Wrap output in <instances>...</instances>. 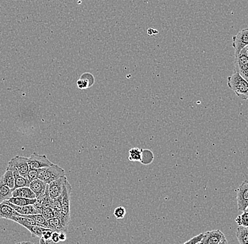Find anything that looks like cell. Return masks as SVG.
Here are the masks:
<instances>
[{
  "mask_svg": "<svg viewBox=\"0 0 248 244\" xmlns=\"http://www.w3.org/2000/svg\"><path fill=\"white\" fill-rule=\"evenodd\" d=\"M72 187L69 181H66L63 191H62V207L60 212V219L61 220L62 226L67 231L69 228L70 220H71V210H70V201H71V194Z\"/></svg>",
  "mask_w": 248,
  "mask_h": 244,
  "instance_id": "cell-1",
  "label": "cell"
},
{
  "mask_svg": "<svg viewBox=\"0 0 248 244\" xmlns=\"http://www.w3.org/2000/svg\"><path fill=\"white\" fill-rule=\"evenodd\" d=\"M228 86L232 90L240 99H248V81L243 79L238 73L228 77Z\"/></svg>",
  "mask_w": 248,
  "mask_h": 244,
  "instance_id": "cell-2",
  "label": "cell"
},
{
  "mask_svg": "<svg viewBox=\"0 0 248 244\" xmlns=\"http://www.w3.org/2000/svg\"><path fill=\"white\" fill-rule=\"evenodd\" d=\"M38 169V179L44 181L47 184L66 176L64 169L55 164H52L49 167L40 168Z\"/></svg>",
  "mask_w": 248,
  "mask_h": 244,
  "instance_id": "cell-3",
  "label": "cell"
},
{
  "mask_svg": "<svg viewBox=\"0 0 248 244\" xmlns=\"http://www.w3.org/2000/svg\"><path fill=\"white\" fill-rule=\"evenodd\" d=\"M28 158H29L26 157L16 156L8 163L7 170H11L12 172L17 171L20 175L25 178H27L28 173L30 169L28 163Z\"/></svg>",
  "mask_w": 248,
  "mask_h": 244,
  "instance_id": "cell-4",
  "label": "cell"
},
{
  "mask_svg": "<svg viewBox=\"0 0 248 244\" xmlns=\"http://www.w3.org/2000/svg\"><path fill=\"white\" fill-rule=\"evenodd\" d=\"M234 71L248 81V54L246 48H243L238 55L235 56Z\"/></svg>",
  "mask_w": 248,
  "mask_h": 244,
  "instance_id": "cell-5",
  "label": "cell"
},
{
  "mask_svg": "<svg viewBox=\"0 0 248 244\" xmlns=\"http://www.w3.org/2000/svg\"><path fill=\"white\" fill-rule=\"evenodd\" d=\"M238 210L244 212L248 207V180L246 179L236 189Z\"/></svg>",
  "mask_w": 248,
  "mask_h": 244,
  "instance_id": "cell-6",
  "label": "cell"
},
{
  "mask_svg": "<svg viewBox=\"0 0 248 244\" xmlns=\"http://www.w3.org/2000/svg\"><path fill=\"white\" fill-rule=\"evenodd\" d=\"M247 46H248V29H244L232 37V47L235 50V56L238 55L240 51Z\"/></svg>",
  "mask_w": 248,
  "mask_h": 244,
  "instance_id": "cell-7",
  "label": "cell"
},
{
  "mask_svg": "<svg viewBox=\"0 0 248 244\" xmlns=\"http://www.w3.org/2000/svg\"><path fill=\"white\" fill-rule=\"evenodd\" d=\"M28 163L30 169H35L49 167L53 164L46 158V155H40L36 153H32L30 158H28Z\"/></svg>",
  "mask_w": 248,
  "mask_h": 244,
  "instance_id": "cell-8",
  "label": "cell"
},
{
  "mask_svg": "<svg viewBox=\"0 0 248 244\" xmlns=\"http://www.w3.org/2000/svg\"><path fill=\"white\" fill-rule=\"evenodd\" d=\"M224 237V233L219 229L207 231L203 233L201 244H219Z\"/></svg>",
  "mask_w": 248,
  "mask_h": 244,
  "instance_id": "cell-9",
  "label": "cell"
},
{
  "mask_svg": "<svg viewBox=\"0 0 248 244\" xmlns=\"http://www.w3.org/2000/svg\"><path fill=\"white\" fill-rule=\"evenodd\" d=\"M67 180L66 176H64V177H62L48 184L49 185V196L52 200L58 198L61 195L63 186Z\"/></svg>",
  "mask_w": 248,
  "mask_h": 244,
  "instance_id": "cell-10",
  "label": "cell"
},
{
  "mask_svg": "<svg viewBox=\"0 0 248 244\" xmlns=\"http://www.w3.org/2000/svg\"><path fill=\"white\" fill-rule=\"evenodd\" d=\"M94 83V76L89 72H85L80 76V79L78 80L77 86L79 89H88L91 88Z\"/></svg>",
  "mask_w": 248,
  "mask_h": 244,
  "instance_id": "cell-11",
  "label": "cell"
},
{
  "mask_svg": "<svg viewBox=\"0 0 248 244\" xmlns=\"http://www.w3.org/2000/svg\"><path fill=\"white\" fill-rule=\"evenodd\" d=\"M3 203L9 205L12 208L15 210L18 214H22V215H29V214H40L36 208L34 207L33 205H29L26 206H17L11 203L9 200H5Z\"/></svg>",
  "mask_w": 248,
  "mask_h": 244,
  "instance_id": "cell-12",
  "label": "cell"
},
{
  "mask_svg": "<svg viewBox=\"0 0 248 244\" xmlns=\"http://www.w3.org/2000/svg\"><path fill=\"white\" fill-rule=\"evenodd\" d=\"M46 186H47V183L38 179L31 182L29 187L31 190L33 191L35 196H36V199H38L41 198L44 195Z\"/></svg>",
  "mask_w": 248,
  "mask_h": 244,
  "instance_id": "cell-13",
  "label": "cell"
},
{
  "mask_svg": "<svg viewBox=\"0 0 248 244\" xmlns=\"http://www.w3.org/2000/svg\"><path fill=\"white\" fill-rule=\"evenodd\" d=\"M20 215L12 207L6 203H0V218L12 220L16 216Z\"/></svg>",
  "mask_w": 248,
  "mask_h": 244,
  "instance_id": "cell-14",
  "label": "cell"
},
{
  "mask_svg": "<svg viewBox=\"0 0 248 244\" xmlns=\"http://www.w3.org/2000/svg\"><path fill=\"white\" fill-rule=\"evenodd\" d=\"M12 197H20V198L36 199L35 194L31 190L30 187H23L15 189L12 191Z\"/></svg>",
  "mask_w": 248,
  "mask_h": 244,
  "instance_id": "cell-15",
  "label": "cell"
},
{
  "mask_svg": "<svg viewBox=\"0 0 248 244\" xmlns=\"http://www.w3.org/2000/svg\"><path fill=\"white\" fill-rule=\"evenodd\" d=\"M14 177H15V188L14 190L19 188L29 187L30 186V181L27 178H25L23 176L20 175L17 171H14Z\"/></svg>",
  "mask_w": 248,
  "mask_h": 244,
  "instance_id": "cell-16",
  "label": "cell"
},
{
  "mask_svg": "<svg viewBox=\"0 0 248 244\" xmlns=\"http://www.w3.org/2000/svg\"><path fill=\"white\" fill-rule=\"evenodd\" d=\"M47 229L52 230V231H56V232H62V231H65L63 227L62 226L61 220L60 217H54V218L50 219L47 220Z\"/></svg>",
  "mask_w": 248,
  "mask_h": 244,
  "instance_id": "cell-17",
  "label": "cell"
},
{
  "mask_svg": "<svg viewBox=\"0 0 248 244\" xmlns=\"http://www.w3.org/2000/svg\"><path fill=\"white\" fill-rule=\"evenodd\" d=\"M8 200L12 204L17 206H29V205H34L36 203V199L20 198V197H12Z\"/></svg>",
  "mask_w": 248,
  "mask_h": 244,
  "instance_id": "cell-18",
  "label": "cell"
},
{
  "mask_svg": "<svg viewBox=\"0 0 248 244\" xmlns=\"http://www.w3.org/2000/svg\"><path fill=\"white\" fill-rule=\"evenodd\" d=\"M0 180L9 189H12V191L15 188V177H14V172L12 171L7 169L5 173L1 177Z\"/></svg>",
  "mask_w": 248,
  "mask_h": 244,
  "instance_id": "cell-19",
  "label": "cell"
},
{
  "mask_svg": "<svg viewBox=\"0 0 248 244\" xmlns=\"http://www.w3.org/2000/svg\"><path fill=\"white\" fill-rule=\"evenodd\" d=\"M12 221L17 222L19 225L24 226H40L39 224L37 223L36 222L34 221L32 219L29 218V217H23L21 214L18 216H16L14 218L12 219Z\"/></svg>",
  "mask_w": 248,
  "mask_h": 244,
  "instance_id": "cell-20",
  "label": "cell"
},
{
  "mask_svg": "<svg viewBox=\"0 0 248 244\" xmlns=\"http://www.w3.org/2000/svg\"><path fill=\"white\" fill-rule=\"evenodd\" d=\"M12 197V189H9L0 180V203L9 200Z\"/></svg>",
  "mask_w": 248,
  "mask_h": 244,
  "instance_id": "cell-21",
  "label": "cell"
},
{
  "mask_svg": "<svg viewBox=\"0 0 248 244\" xmlns=\"http://www.w3.org/2000/svg\"><path fill=\"white\" fill-rule=\"evenodd\" d=\"M235 234L240 244H248V228L238 227Z\"/></svg>",
  "mask_w": 248,
  "mask_h": 244,
  "instance_id": "cell-22",
  "label": "cell"
},
{
  "mask_svg": "<svg viewBox=\"0 0 248 244\" xmlns=\"http://www.w3.org/2000/svg\"><path fill=\"white\" fill-rule=\"evenodd\" d=\"M153 160H154V154L150 150L148 149H145V150H142V155H141L140 163L142 164H150L153 163Z\"/></svg>",
  "mask_w": 248,
  "mask_h": 244,
  "instance_id": "cell-23",
  "label": "cell"
},
{
  "mask_svg": "<svg viewBox=\"0 0 248 244\" xmlns=\"http://www.w3.org/2000/svg\"><path fill=\"white\" fill-rule=\"evenodd\" d=\"M23 217H29V218L32 219L34 221L37 222V223L39 224L42 228H46L47 229V220L43 217V214H29V215H22Z\"/></svg>",
  "mask_w": 248,
  "mask_h": 244,
  "instance_id": "cell-24",
  "label": "cell"
},
{
  "mask_svg": "<svg viewBox=\"0 0 248 244\" xmlns=\"http://www.w3.org/2000/svg\"><path fill=\"white\" fill-rule=\"evenodd\" d=\"M24 228L30 231L32 237L39 238H41L43 233L47 229L40 226H24Z\"/></svg>",
  "mask_w": 248,
  "mask_h": 244,
  "instance_id": "cell-25",
  "label": "cell"
},
{
  "mask_svg": "<svg viewBox=\"0 0 248 244\" xmlns=\"http://www.w3.org/2000/svg\"><path fill=\"white\" fill-rule=\"evenodd\" d=\"M142 149H140L139 147H133L130 149L129 156L128 160L131 162H140L141 160V155H142Z\"/></svg>",
  "mask_w": 248,
  "mask_h": 244,
  "instance_id": "cell-26",
  "label": "cell"
},
{
  "mask_svg": "<svg viewBox=\"0 0 248 244\" xmlns=\"http://www.w3.org/2000/svg\"><path fill=\"white\" fill-rule=\"evenodd\" d=\"M62 207V195H60L58 198L53 200V211L55 214V217H60Z\"/></svg>",
  "mask_w": 248,
  "mask_h": 244,
  "instance_id": "cell-27",
  "label": "cell"
},
{
  "mask_svg": "<svg viewBox=\"0 0 248 244\" xmlns=\"http://www.w3.org/2000/svg\"><path fill=\"white\" fill-rule=\"evenodd\" d=\"M235 221L238 224V226L248 228V212L244 211L243 214L238 215L235 218Z\"/></svg>",
  "mask_w": 248,
  "mask_h": 244,
  "instance_id": "cell-28",
  "label": "cell"
},
{
  "mask_svg": "<svg viewBox=\"0 0 248 244\" xmlns=\"http://www.w3.org/2000/svg\"><path fill=\"white\" fill-rule=\"evenodd\" d=\"M41 214H43V217L46 219V220H50V219L55 217V214L52 208H44L42 211Z\"/></svg>",
  "mask_w": 248,
  "mask_h": 244,
  "instance_id": "cell-29",
  "label": "cell"
},
{
  "mask_svg": "<svg viewBox=\"0 0 248 244\" xmlns=\"http://www.w3.org/2000/svg\"><path fill=\"white\" fill-rule=\"evenodd\" d=\"M126 214L125 208L122 206H119L114 210V215L116 219H123Z\"/></svg>",
  "mask_w": 248,
  "mask_h": 244,
  "instance_id": "cell-30",
  "label": "cell"
},
{
  "mask_svg": "<svg viewBox=\"0 0 248 244\" xmlns=\"http://www.w3.org/2000/svg\"><path fill=\"white\" fill-rule=\"evenodd\" d=\"M27 179L30 182L35 181L38 179V169H30L28 173Z\"/></svg>",
  "mask_w": 248,
  "mask_h": 244,
  "instance_id": "cell-31",
  "label": "cell"
},
{
  "mask_svg": "<svg viewBox=\"0 0 248 244\" xmlns=\"http://www.w3.org/2000/svg\"><path fill=\"white\" fill-rule=\"evenodd\" d=\"M202 237L203 233H202L199 235H197L192 238V239H190V240L187 241V242H186L184 244H196L199 243V242H201L202 239Z\"/></svg>",
  "mask_w": 248,
  "mask_h": 244,
  "instance_id": "cell-32",
  "label": "cell"
},
{
  "mask_svg": "<svg viewBox=\"0 0 248 244\" xmlns=\"http://www.w3.org/2000/svg\"><path fill=\"white\" fill-rule=\"evenodd\" d=\"M53 232L54 231H52V230L47 229L43 233L42 238L46 241H51V237H52Z\"/></svg>",
  "mask_w": 248,
  "mask_h": 244,
  "instance_id": "cell-33",
  "label": "cell"
},
{
  "mask_svg": "<svg viewBox=\"0 0 248 244\" xmlns=\"http://www.w3.org/2000/svg\"><path fill=\"white\" fill-rule=\"evenodd\" d=\"M51 241H52V243L54 244H58L59 242H60V237H59V232H56V231L53 232L52 237H51Z\"/></svg>",
  "mask_w": 248,
  "mask_h": 244,
  "instance_id": "cell-34",
  "label": "cell"
},
{
  "mask_svg": "<svg viewBox=\"0 0 248 244\" xmlns=\"http://www.w3.org/2000/svg\"><path fill=\"white\" fill-rule=\"evenodd\" d=\"M59 237H60V242H65L66 239H67V236H66L65 231H62V232L59 233Z\"/></svg>",
  "mask_w": 248,
  "mask_h": 244,
  "instance_id": "cell-35",
  "label": "cell"
},
{
  "mask_svg": "<svg viewBox=\"0 0 248 244\" xmlns=\"http://www.w3.org/2000/svg\"><path fill=\"white\" fill-rule=\"evenodd\" d=\"M50 243H52V241H46L43 238H40V244H50Z\"/></svg>",
  "mask_w": 248,
  "mask_h": 244,
  "instance_id": "cell-36",
  "label": "cell"
},
{
  "mask_svg": "<svg viewBox=\"0 0 248 244\" xmlns=\"http://www.w3.org/2000/svg\"><path fill=\"white\" fill-rule=\"evenodd\" d=\"M219 244H229L228 243L227 239H226V237L223 238L222 240H221V242H220Z\"/></svg>",
  "mask_w": 248,
  "mask_h": 244,
  "instance_id": "cell-37",
  "label": "cell"
},
{
  "mask_svg": "<svg viewBox=\"0 0 248 244\" xmlns=\"http://www.w3.org/2000/svg\"><path fill=\"white\" fill-rule=\"evenodd\" d=\"M15 244H35L33 243H32V242H19V243H16Z\"/></svg>",
  "mask_w": 248,
  "mask_h": 244,
  "instance_id": "cell-38",
  "label": "cell"
},
{
  "mask_svg": "<svg viewBox=\"0 0 248 244\" xmlns=\"http://www.w3.org/2000/svg\"><path fill=\"white\" fill-rule=\"evenodd\" d=\"M246 48V51H247V53L248 54V46L246 47V48Z\"/></svg>",
  "mask_w": 248,
  "mask_h": 244,
  "instance_id": "cell-39",
  "label": "cell"
},
{
  "mask_svg": "<svg viewBox=\"0 0 248 244\" xmlns=\"http://www.w3.org/2000/svg\"><path fill=\"white\" fill-rule=\"evenodd\" d=\"M196 244H201V242H199V243Z\"/></svg>",
  "mask_w": 248,
  "mask_h": 244,
  "instance_id": "cell-40",
  "label": "cell"
}]
</instances>
